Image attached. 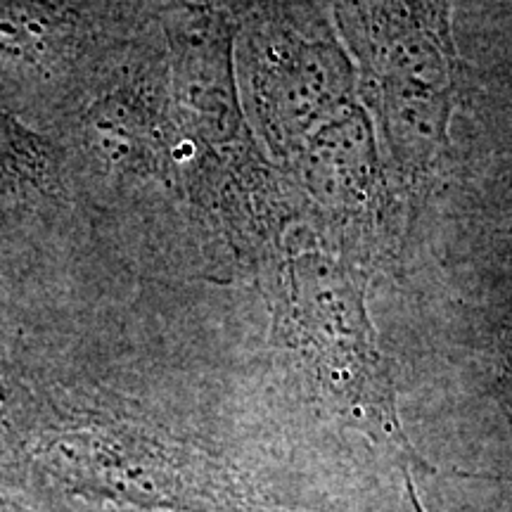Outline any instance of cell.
Returning a JSON list of instances; mask_svg holds the SVG:
<instances>
[{
	"instance_id": "cell-4",
	"label": "cell",
	"mask_w": 512,
	"mask_h": 512,
	"mask_svg": "<svg viewBox=\"0 0 512 512\" xmlns=\"http://www.w3.org/2000/svg\"><path fill=\"white\" fill-rule=\"evenodd\" d=\"M361 67L368 105L401 178L420 183L446 145L460 62L453 0H325Z\"/></svg>"
},
{
	"instance_id": "cell-5",
	"label": "cell",
	"mask_w": 512,
	"mask_h": 512,
	"mask_svg": "<svg viewBox=\"0 0 512 512\" xmlns=\"http://www.w3.org/2000/svg\"><path fill=\"white\" fill-rule=\"evenodd\" d=\"M110 10L100 0H0V64L55 72L102 43Z\"/></svg>"
},
{
	"instance_id": "cell-3",
	"label": "cell",
	"mask_w": 512,
	"mask_h": 512,
	"mask_svg": "<svg viewBox=\"0 0 512 512\" xmlns=\"http://www.w3.org/2000/svg\"><path fill=\"white\" fill-rule=\"evenodd\" d=\"M271 297L273 342L328 415L368 439L403 477L444 475L408 439L363 285L349 264L316 252L292 256Z\"/></svg>"
},
{
	"instance_id": "cell-7",
	"label": "cell",
	"mask_w": 512,
	"mask_h": 512,
	"mask_svg": "<svg viewBox=\"0 0 512 512\" xmlns=\"http://www.w3.org/2000/svg\"><path fill=\"white\" fill-rule=\"evenodd\" d=\"M50 150L38 133L0 110V192L24 195L43 190L53 174Z\"/></svg>"
},
{
	"instance_id": "cell-9",
	"label": "cell",
	"mask_w": 512,
	"mask_h": 512,
	"mask_svg": "<svg viewBox=\"0 0 512 512\" xmlns=\"http://www.w3.org/2000/svg\"><path fill=\"white\" fill-rule=\"evenodd\" d=\"M174 3L195 5V8H209V10L226 12V15L235 22V19H238L242 12L247 10V5L252 3V0H174Z\"/></svg>"
},
{
	"instance_id": "cell-8",
	"label": "cell",
	"mask_w": 512,
	"mask_h": 512,
	"mask_svg": "<svg viewBox=\"0 0 512 512\" xmlns=\"http://www.w3.org/2000/svg\"><path fill=\"white\" fill-rule=\"evenodd\" d=\"M498 394H501V401L512 427V325L505 330V337L501 342V361H498Z\"/></svg>"
},
{
	"instance_id": "cell-11",
	"label": "cell",
	"mask_w": 512,
	"mask_h": 512,
	"mask_svg": "<svg viewBox=\"0 0 512 512\" xmlns=\"http://www.w3.org/2000/svg\"><path fill=\"white\" fill-rule=\"evenodd\" d=\"M0 512H34V510L24 508V505H19V503L5 501V498H0Z\"/></svg>"
},
{
	"instance_id": "cell-10",
	"label": "cell",
	"mask_w": 512,
	"mask_h": 512,
	"mask_svg": "<svg viewBox=\"0 0 512 512\" xmlns=\"http://www.w3.org/2000/svg\"><path fill=\"white\" fill-rule=\"evenodd\" d=\"M403 484H406V494H408V501L413 505V512H427L425 503H422L420 498V491H418V484H415L413 477H403Z\"/></svg>"
},
{
	"instance_id": "cell-1",
	"label": "cell",
	"mask_w": 512,
	"mask_h": 512,
	"mask_svg": "<svg viewBox=\"0 0 512 512\" xmlns=\"http://www.w3.org/2000/svg\"><path fill=\"white\" fill-rule=\"evenodd\" d=\"M0 498L34 512H273L219 448L105 399L48 401Z\"/></svg>"
},
{
	"instance_id": "cell-6",
	"label": "cell",
	"mask_w": 512,
	"mask_h": 512,
	"mask_svg": "<svg viewBox=\"0 0 512 512\" xmlns=\"http://www.w3.org/2000/svg\"><path fill=\"white\" fill-rule=\"evenodd\" d=\"M83 140L112 174L169 178L174 150L166 121L143 91L117 88L100 95L83 114Z\"/></svg>"
},
{
	"instance_id": "cell-2",
	"label": "cell",
	"mask_w": 512,
	"mask_h": 512,
	"mask_svg": "<svg viewBox=\"0 0 512 512\" xmlns=\"http://www.w3.org/2000/svg\"><path fill=\"white\" fill-rule=\"evenodd\" d=\"M249 95L268 143L344 221L377 204L368 124L325 0H254L235 19Z\"/></svg>"
}]
</instances>
